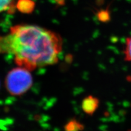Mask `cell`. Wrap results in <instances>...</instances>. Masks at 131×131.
Here are the masks:
<instances>
[{"label": "cell", "mask_w": 131, "mask_h": 131, "mask_svg": "<svg viewBox=\"0 0 131 131\" xmlns=\"http://www.w3.org/2000/svg\"><path fill=\"white\" fill-rule=\"evenodd\" d=\"M125 60L131 62V37H128L126 40V47L124 49Z\"/></svg>", "instance_id": "cell-7"}, {"label": "cell", "mask_w": 131, "mask_h": 131, "mask_svg": "<svg viewBox=\"0 0 131 131\" xmlns=\"http://www.w3.org/2000/svg\"><path fill=\"white\" fill-rule=\"evenodd\" d=\"M84 129V125L75 118L69 121L64 126V131H82Z\"/></svg>", "instance_id": "cell-6"}, {"label": "cell", "mask_w": 131, "mask_h": 131, "mask_svg": "<svg viewBox=\"0 0 131 131\" xmlns=\"http://www.w3.org/2000/svg\"><path fill=\"white\" fill-rule=\"evenodd\" d=\"M99 104L100 101L98 98L89 95L83 100L81 103L82 109L86 114L92 115L98 109Z\"/></svg>", "instance_id": "cell-3"}, {"label": "cell", "mask_w": 131, "mask_h": 131, "mask_svg": "<svg viewBox=\"0 0 131 131\" xmlns=\"http://www.w3.org/2000/svg\"><path fill=\"white\" fill-rule=\"evenodd\" d=\"M4 53H12L18 66L32 71L53 65L63 49L59 34L40 26L18 24L2 36Z\"/></svg>", "instance_id": "cell-1"}, {"label": "cell", "mask_w": 131, "mask_h": 131, "mask_svg": "<svg viewBox=\"0 0 131 131\" xmlns=\"http://www.w3.org/2000/svg\"><path fill=\"white\" fill-rule=\"evenodd\" d=\"M35 3L33 0H18L16 8L18 10L24 14H30L34 12Z\"/></svg>", "instance_id": "cell-4"}, {"label": "cell", "mask_w": 131, "mask_h": 131, "mask_svg": "<svg viewBox=\"0 0 131 131\" xmlns=\"http://www.w3.org/2000/svg\"><path fill=\"white\" fill-rule=\"evenodd\" d=\"M98 19L100 20L103 21V22H106L110 19L109 18V15L107 14V12H104V11H102L100 12L98 14Z\"/></svg>", "instance_id": "cell-8"}, {"label": "cell", "mask_w": 131, "mask_h": 131, "mask_svg": "<svg viewBox=\"0 0 131 131\" xmlns=\"http://www.w3.org/2000/svg\"><path fill=\"white\" fill-rule=\"evenodd\" d=\"M53 1L57 4L60 5V6H63L65 3V0H53Z\"/></svg>", "instance_id": "cell-9"}, {"label": "cell", "mask_w": 131, "mask_h": 131, "mask_svg": "<svg viewBox=\"0 0 131 131\" xmlns=\"http://www.w3.org/2000/svg\"><path fill=\"white\" fill-rule=\"evenodd\" d=\"M16 0H0V13L7 11L10 14H14L16 9Z\"/></svg>", "instance_id": "cell-5"}, {"label": "cell", "mask_w": 131, "mask_h": 131, "mask_svg": "<svg viewBox=\"0 0 131 131\" xmlns=\"http://www.w3.org/2000/svg\"><path fill=\"white\" fill-rule=\"evenodd\" d=\"M4 83L10 94L20 96L30 89L33 84V77L30 70L18 66L8 72Z\"/></svg>", "instance_id": "cell-2"}]
</instances>
